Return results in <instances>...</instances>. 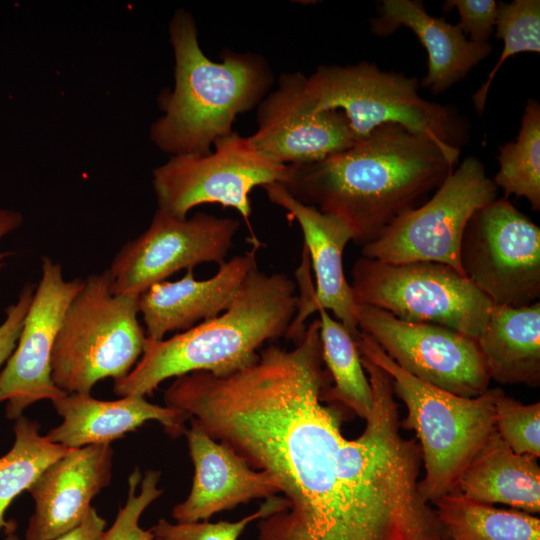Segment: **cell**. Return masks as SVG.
Segmentation results:
<instances>
[{"label":"cell","instance_id":"6da1fadb","mask_svg":"<svg viewBox=\"0 0 540 540\" xmlns=\"http://www.w3.org/2000/svg\"><path fill=\"white\" fill-rule=\"evenodd\" d=\"M360 357L373 408L354 440L340 411L322 404L330 380L317 319L293 349L270 345L239 371L191 372L165 390L167 406L278 482L286 505L258 520L257 540L444 539L419 490V443L400 433L391 378Z\"/></svg>","mask_w":540,"mask_h":540},{"label":"cell","instance_id":"7a4b0ae2","mask_svg":"<svg viewBox=\"0 0 540 540\" xmlns=\"http://www.w3.org/2000/svg\"><path fill=\"white\" fill-rule=\"evenodd\" d=\"M454 167L428 137L385 124L345 151L287 165L280 184L299 202L342 220L363 246L419 206Z\"/></svg>","mask_w":540,"mask_h":540},{"label":"cell","instance_id":"3957f363","mask_svg":"<svg viewBox=\"0 0 540 540\" xmlns=\"http://www.w3.org/2000/svg\"><path fill=\"white\" fill-rule=\"evenodd\" d=\"M298 304L292 279L255 267L218 316L165 340L146 337L140 360L114 381L113 391L122 397L145 396L172 377L196 371L215 376L239 371L258 359L266 341L286 335Z\"/></svg>","mask_w":540,"mask_h":540},{"label":"cell","instance_id":"277c9868","mask_svg":"<svg viewBox=\"0 0 540 540\" xmlns=\"http://www.w3.org/2000/svg\"><path fill=\"white\" fill-rule=\"evenodd\" d=\"M175 56V84L161 92L163 115L150 128V138L174 155H204L233 132L238 114L258 106L269 93L274 75L269 63L253 52L223 51L215 62L202 51L196 23L184 9L169 24Z\"/></svg>","mask_w":540,"mask_h":540},{"label":"cell","instance_id":"5b68a950","mask_svg":"<svg viewBox=\"0 0 540 540\" xmlns=\"http://www.w3.org/2000/svg\"><path fill=\"white\" fill-rule=\"evenodd\" d=\"M416 77L381 70L375 63L319 66L304 77L305 101L313 111L338 110L356 138L397 124L437 144L453 166L469 139V123L455 108L422 98Z\"/></svg>","mask_w":540,"mask_h":540},{"label":"cell","instance_id":"8992f818","mask_svg":"<svg viewBox=\"0 0 540 540\" xmlns=\"http://www.w3.org/2000/svg\"><path fill=\"white\" fill-rule=\"evenodd\" d=\"M355 343L361 355L390 376L394 394L407 408L400 426L414 430L419 441L425 467L419 490L424 499L433 503L455 491L464 468L496 431L495 400L500 388L461 397L404 371L364 332Z\"/></svg>","mask_w":540,"mask_h":540},{"label":"cell","instance_id":"52a82bcc","mask_svg":"<svg viewBox=\"0 0 540 540\" xmlns=\"http://www.w3.org/2000/svg\"><path fill=\"white\" fill-rule=\"evenodd\" d=\"M110 286L107 270L88 276L64 316L51 376L67 394L91 393L100 380L126 376L143 353L139 296L114 295Z\"/></svg>","mask_w":540,"mask_h":540},{"label":"cell","instance_id":"ba28073f","mask_svg":"<svg viewBox=\"0 0 540 540\" xmlns=\"http://www.w3.org/2000/svg\"><path fill=\"white\" fill-rule=\"evenodd\" d=\"M355 302L408 322L434 323L476 339L493 303L453 267L431 261L387 263L358 258L352 268Z\"/></svg>","mask_w":540,"mask_h":540},{"label":"cell","instance_id":"9c48e42d","mask_svg":"<svg viewBox=\"0 0 540 540\" xmlns=\"http://www.w3.org/2000/svg\"><path fill=\"white\" fill-rule=\"evenodd\" d=\"M497 195L498 188L482 162L470 155L429 200L402 214L363 245L362 257L387 263L438 262L463 274L459 254L466 225L476 210Z\"/></svg>","mask_w":540,"mask_h":540},{"label":"cell","instance_id":"30bf717a","mask_svg":"<svg viewBox=\"0 0 540 540\" xmlns=\"http://www.w3.org/2000/svg\"><path fill=\"white\" fill-rule=\"evenodd\" d=\"M463 274L493 303L522 307L540 298V228L508 198L474 212L460 245Z\"/></svg>","mask_w":540,"mask_h":540},{"label":"cell","instance_id":"8fae6325","mask_svg":"<svg viewBox=\"0 0 540 540\" xmlns=\"http://www.w3.org/2000/svg\"><path fill=\"white\" fill-rule=\"evenodd\" d=\"M213 146L214 151L204 155H174L153 171L158 209L184 219L196 206L219 204L236 209L248 223L252 189L282 183L287 165L268 158L235 132Z\"/></svg>","mask_w":540,"mask_h":540},{"label":"cell","instance_id":"7c38bea8","mask_svg":"<svg viewBox=\"0 0 540 540\" xmlns=\"http://www.w3.org/2000/svg\"><path fill=\"white\" fill-rule=\"evenodd\" d=\"M356 319L359 330L414 377L466 398L489 389L491 379L474 338L434 323L404 321L365 304H357Z\"/></svg>","mask_w":540,"mask_h":540},{"label":"cell","instance_id":"4fadbf2b","mask_svg":"<svg viewBox=\"0 0 540 540\" xmlns=\"http://www.w3.org/2000/svg\"><path fill=\"white\" fill-rule=\"evenodd\" d=\"M239 227L232 218L198 212L180 219L157 209L148 229L123 245L107 269L111 292L139 296L182 269L224 263Z\"/></svg>","mask_w":540,"mask_h":540},{"label":"cell","instance_id":"5bb4252c","mask_svg":"<svg viewBox=\"0 0 540 540\" xmlns=\"http://www.w3.org/2000/svg\"><path fill=\"white\" fill-rule=\"evenodd\" d=\"M41 269L17 345L0 373V403L7 402L9 419L16 420L35 402H52L67 394L52 379L51 357L64 316L84 280H66L61 265L46 256Z\"/></svg>","mask_w":540,"mask_h":540},{"label":"cell","instance_id":"9a60e30c","mask_svg":"<svg viewBox=\"0 0 540 540\" xmlns=\"http://www.w3.org/2000/svg\"><path fill=\"white\" fill-rule=\"evenodd\" d=\"M304 77L300 72L279 77L278 87L257 106L258 128L248 136L256 150L284 165L320 161L357 142L343 112L308 107Z\"/></svg>","mask_w":540,"mask_h":540},{"label":"cell","instance_id":"2e32d148","mask_svg":"<svg viewBox=\"0 0 540 540\" xmlns=\"http://www.w3.org/2000/svg\"><path fill=\"white\" fill-rule=\"evenodd\" d=\"M262 188L272 203L286 210L288 216L300 225L304 247L315 274V290L310 286L309 277L306 278L307 286L299 280L303 290L293 328L303 329L308 315L323 308L331 310L356 339L360 333L356 319L357 303L343 268L344 249L353 240L351 229L339 218L299 202L280 183L267 184Z\"/></svg>","mask_w":540,"mask_h":540},{"label":"cell","instance_id":"e0dca14e","mask_svg":"<svg viewBox=\"0 0 540 540\" xmlns=\"http://www.w3.org/2000/svg\"><path fill=\"white\" fill-rule=\"evenodd\" d=\"M112 458L110 445H89L50 464L28 489L35 507L25 539L53 540L81 524L92 499L110 484Z\"/></svg>","mask_w":540,"mask_h":540},{"label":"cell","instance_id":"ac0fdd59","mask_svg":"<svg viewBox=\"0 0 540 540\" xmlns=\"http://www.w3.org/2000/svg\"><path fill=\"white\" fill-rule=\"evenodd\" d=\"M189 420L185 435L194 478L188 497L172 510L177 523L208 521L253 499L280 494L271 474L251 468L231 447L214 440L194 419Z\"/></svg>","mask_w":540,"mask_h":540},{"label":"cell","instance_id":"d6986e66","mask_svg":"<svg viewBox=\"0 0 540 540\" xmlns=\"http://www.w3.org/2000/svg\"><path fill=\"white\" fill-rule=\"evenodd\" d=\"M238 255L219 265L209 279L195 280L188 269L177 281L156 283L138 297V310L146 327V337L162 340L171 331L188 330L200 321L224 312L234 299L245 277L257 267V249Z\"/></svg>","mask_w":540,"mask_h":540},{"label":"cell","instance_id":"ffe728a7","mask_svg":"<svg viewBox=\"0 0 540 540\" xmlns=\"http://www.w3.org/2000/svg\"><path fill=\"white\" fill-rule=\"evenodd\" d=\"M52 404L63 421L45 436L68 448L110 445L148 421L159 422L166 433L177 438L185 434L190 419L182 410L150 403L138 395L105 401L90 393H70Z\"/></svg>","mask_w":540,"mask_h":540},{"label":"cell","instance_id":"44dd1931","mask_svg":"<svg viewBox=\"0 0 540 540\" xmlns=\"http://www.w3.org/2000/svg\"><path fill=\"white\" fill-rule=\"evenodd\" d=\"M400 27L412 30L425 47L428 71L421 85L435 95L463 80L492 51L490 43L470 41L457 24L429 15L421 1L383 0L372 31L387 36Z\"/></svg>","mask_w":540,"mask_h":540},{"label":"cell","instance_id":"7402d4cb","mask_svg":"<svg viewBox=\"0 0 540 540\" xmlns=\"http://www.w3.org/2000/svg\"><path fill=\"white\" fill-rule=\"evenodd\" d=\"M455 491L478 503H499L529 514L539 513L537 458L515 453L495 431L464 468Z\"/></svg>","mask_w":540,"mask_h":540},{"label":"cell","instance_id":"603a6c76","mask_svg":"<svg viewBox=\"0 0 540 540\" xmlns=\"http://www.w3.org/2000/svg\"><path fill=\"white\" fill-rule=\"evenodd\" d=\"M490 379L501 384L540 383V302L528 306L493 305L475 339Z\"/></svg>","mask_w":540,"mask_h":540},{"label":"cell","instance_id":"cb8c5ba5","mask_svg":"<svg viewBox=\"0 0 540 540\" xmlns=\"http://www.w3.org/2000/svg\"><path fill=\"white\" fill-rule=\"evenodd\" d=\"M433 504L445 540H540V519L533 514L478 503L457 491Z\"/></svg>","mask_w":540,"mask_h":540},{"label":"cell","instance_id":"d4e9b609","mask_svg":"<svg viewBox=\"0 0 540 540\" xmlns=\"http://www.w3.org/2000/svg\"><path fill=\"white\" fill-rule=\"evenodd\" d=\"M40 424L25 416L16 419L15 441L0 457V530L14 533L16 522L6 520L5 512L12 501L27 490L40 474L71 448L51 442L39 432Z\"/></svg>","mask_w":540,"mask_h":540},{"label":"cell","instance_id":"484cf974","mask_svg":"<svg viewBox=\"0 0 540 540\" xmlns=\"http://www.w3.org/2000/svg\"><path fill=\"white\" fill-rule=\"evenodd\" d=\"M317 311L322 357L334 381V387L324 391L323 399L338 401L365 420L373 408V395L355 339L327 310Z\"/></svg>","mask_w":540,"mask_h":540},{"label":"cell","instance_id":"4316f807","mask_svg":"<svg viewBox=\"0 0 540 540\" xmlns=\"http://www.w3.org/2000/svg\"><path fill=\"white\" fill-rule=\"evenodd\" d=\"M499 170L493 182L509 195L523 197L534 211H540V105L526 102L520 129L514 141L499 148Z\"/></svg>","mask_w":540,"mask_h":540},{"label":"cell","instance_id":"83f0119b","mask_svg":"<svg viewBox=\"0 0 540 540\" xmlns=\"http://www.w3.org/2000/svg\"><path fill=\"white\" fill-rule=\"evenodd\" d=\"M494 31L495 37L503 40L504 48L487 79L472 95L474 108L480 116L485 109L492 81L502 64L517 53L540 52V1L500 2Z\"/></svg>","mask_w":540,"mask_h":540},{"label":"cell","instance_id":"f1b7e54d","mask_svg":"<svg viewBox=\"0 0 540 540\" xmlns=\"http://www.w3.org/2000/svg\"><path fill=\"white\" fill-rule=\"evenodd\" d=\"M495 428L515 453L539 458V402L523 404L499 389L495 400Z\"/></svg>","mask_w":540,"mask_h":540},{"label":"cell","instance_id":"f546056e","mask_svg":"<svg viewBox=\"0 0 540 540\" xmlns=\"http://www.w3.org/2000/svg\"><path fill=\"white\" fill-rule=\"evenodd\" d=\"M160 476L157 470L146 471L144 477L138 468L132 471L128 478L127 501L101 540H156L150 529L140 527L139 520L145 509L163 492L158 487Z\"/></svg>","mask_w":540,"mask_h":540},{"label":"cell","instance_id":"4dcf8cb0","mask_svg":"<svg viewBox=\"0 0 540 540\" xmlns=\"http://www.w3.org/2000/svg\"><path fill=\"white\" fill-rule=\"evenodd\" d=\"M285 505V499L282 496H273L266 499L257 511L236 522L203 521L173 524L160 519L150 530L156 540H238L251 522L281 511Z\"/></svg>","mask_w":540,"mask_h":540},{"label":"cell","instance_id":"1f68e13d","mask_svg":"<svg viewBox=\"0 0 540 540\" xmlns=\"http://www.w3.org/2000/svg\"><path fill=\"white\" fill-rule=\"evenodd\" d=\"M497 7L495 0H447L443 4L444 11L457 10V25L475 43H488L494 32Z\"/></svg>","mask_w":540,"mask_h":540},{"label":"cell","instance_id":"d6a6232c","mask_svg":"<svg viewBox=\"0 0 540 540\" xmlns=\"http://www.w3.org/2000/svg\"><path fill=\"white\" fill-rule=\"evenodd\" d=\"M34 291L33 284H26L16 302L8 306L5 311V319L0 325V368L7 362L17 345Z\"/></svg>","mask_w":540,"mask_h":540},{"label":"cell","instance_id":"836d02e7","mask_svg":"<svg viewBox=\"0 0 540 540\" xmlns=\"http://www.w3.org/2000/svg\"><path fill=\"white\" fill-rule=\"evenodd\" d=\"M105 526V519L91 507L81 524L53 540H101Z\"/></svg>","mask_w":540,"mask_h":540},{"label":"cell","instance_id":"e575fe53","mask_svg":"<svg viewBox=\"0 0 540 540\" xmlns=\"http://www.w3.org/2000/svg\"><path fill=\"white\" fill-rule=\"evenodd\" d=\"M22 222L23 217L20 212L0 207V240L20 227ZM10 255L11 252H0V269L4 266L5 259Z\"/></svg>","mask_w":540,"mask_h":540},{"label":"cell","instance_id":"d590c367","mask_svg":"<svg viewBox=\"0 0 540 540\" xmlns=\"http://www.w3.org/2000/svg\"><path fill=\"white\" fill-rule=\"evenodd\" d=\"M4 540H20V539L14 532V533L6 534V537Z\"/></svg>","mask_w":540,"mask_h":540},{"label":"cell","instance_id":"8d00e7d4","mask_svg":"<svg viewBox=\"0 0 540 540\" xmlns=\"http://www.w3.org/2000/svg\"><path fill=\"white\" fill-rule=\"evenodd\" d=\"M444 540H445V538H444Z\"/></svg>","mask_w":540,"mask_h":540}]
</instances>
